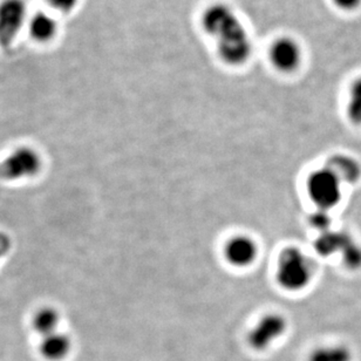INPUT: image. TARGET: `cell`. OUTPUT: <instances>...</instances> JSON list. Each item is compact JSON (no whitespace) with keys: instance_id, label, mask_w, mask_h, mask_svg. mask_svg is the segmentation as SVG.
<instances>
[{"instance_id":"6da1fadb","label":"cell","mask_w":361,"mask_h":361,"mask_svg":"<svg viewBox=\"0 0 361 361\" xmlns=\"http://www.w3.org/2000/svg\"><path fill=\"white\" fill-rule=\"evenodd\" d=\"M202 27L215 38L219 58L231 66L247 63L252 54V42L236 12L226 4L207 6L201 16Z\"/></svg>"},{"instance_id":"7a4b0ae2","label":"cell","mask_w":361,"mask_h":361,"mask_svg":"<svg viewBox=\"0 0 361 361\" xmlns=\"http://www.w3.org/2000/svg\"><path fill=\"white\" fill-rule=\"evenodd\" d=\"M312 279V265L304 252L295 247L285 249L279 256L277 281L288 291H299Z\"/></svg>"},{"instance_id":"3957f363","label":"cell","mask_w":361,"mask_h":361,"mask_svg":"<svg viewBox=\"0 0 361 361\" xmlns=\"http://www.w3.org/2000/svg\"><path fill=\"white\" fill-rule=\"evenodd\" d=\"M42 157L30 146L18 147L0 161V180H18L35 178L42 171Z\"/></svg>"},{"instance_id":"277c9868","label":"cell","mask_w":361,"mask_h":361,"mask_svg":"<svg viewBox=\"0 0 361 361\" xmlns=\"http://www.w3.org/2000/svg\"><path fill=\"white\" fill-rule=\"evenodd\" d=\"M341 182L330 168H322L310 174L306 180V189L311 201L327 212L334 208L341 200Z\"/></svg>"},{"instance_id":"5b68a950","label":"cell","mask_w":361,"mask_h":361,"mask_svg":"<svg viewBox=\"0 0 361 361\" xmlns=\"http://www.w3.org/2000/svg\"><path fill=\"white\" fill-rule=\"evenodd\" d=\"M24 0H3L0 3V47L10 49L26 20Z\"/></svg>"},{"instance_id":"8992f818","label":"cell","mask_w":361,"mask_h":361,"mask_svg":"<svg viewBox=\"0 0 361 361\" xmlns=\"http://www.w3.org/2000/svg\"><path fill=\"white\" fill-rule=\"evenodd\" d=\"M302 45L288 35L274 39L269 49V58L276 70L283 73H291L298 70L302 61Z\"/></svg>"},{"instance_id":"52a82bcc","label":"cell","mask_w":361,"mask_h":361,"mask_svg":"<svg viewBox=\"0 0 361 361\" xmlns=\"http://www.w3.org/2000/svg\"><path fill=\"white\" fill-rule=\"evenodd\" d=\"M286 326L288 323L281 314L263 317L247 336L249 345L256 351H264L285 334Z\"/></svg>"},{"instance_id":"ba28073f","label":"cell","mask_w":361,"mask_h":361,"mask_svg":"<svg viewBox=\"0 0 361 361\" xmlns=\"http://www.w3.org/2000/svg\"><path fill=\"white\" fill-rule=\"evenodd\" d=\"M224 255L230 264L245 268L257 257V245L250 237H233L224 247Z\"/></svg>"},{"instance_id":"9c48e42d","label":"cell","mask_w":361,"mask_h":361,"mask_svg":"<svg viewBox=\"0 0 361 361\" xmlns=\"http://www.w3.org/2000/svg\"><path fill=\"white\" fill-rule=\"evenodd\" d=\"M72 350V341L66 334L56 331L42 338L39 352L47 361H61L66 359Z\"/></svg>"},{"instance_id":"30bf717a","label":"cell","mask_w":361,"mask_h":361,"mask_svg":"<svg viewBox=\"0 0 361 361\" xmlns=\"http://www.w3.org/2000/svg\"><path fill=\"white\" fill-rule=\"evenodd\" d=\"M351 240H353L351 237L345 233H336V231L327 230L322 233L319 238L316 240L314 249L320 256L327 257L331 255L341 252Z\"/></svg>"},{"instance_id":"8fae6325","label":"cell","mask_w":361,"mask_h":361,"mask_svg":"<svg viewBox=\"0 0 361 361\" xmlns=\"http://www.w3.org/2000/svg\"><path fill=\"white\" fill-rule=\"evenodd\" d=\"M60 322V313L54 307L46 306L35 312L32 318V327L35 334L42 338L59 331Z\"/></svg>"},{"instance_id":"7c38bea8","label":"cell","mask_w":361,"mask_h":361,"mask_svg":"<svg viewBox=\"0 0 361 361\" xmlns=\"http://www.w3.org/2000/svg\"><path fill=\"white\" fill-rule=\"evenodd\" d=\"M58 32V23L51 14L39 12L30 21V35L39 42H47Z\"/></svg>"},{"instance_id":"4fadbf2b","label":"cell","mask_w":361,"mask_h":361,"mask_svg":"<svg viewBox=\"0 0 361 361\" xmlns=\"http://www.w3.org/2000/svg\"><path fill=\"white\" fill-rule=\"evenodd\" d=\"M334 174L337 175L341 182H357L360 178V164L346 155H336L331 157L330 164L327 166Z\"/></svg>"},{"instance_id":"5bb4252c","label":"cell","mask_w":361,"mask_h":361,"mask_svg":"<svg viewBox=\"0 0 361 361\" xmlns=\"http://www.w3.org/2000/svg\"><path fill=\"white\" fill-rule=\"evenodd\" d=\"M352 352L344 345H332L317 348L310 355L309 361H351Z\"/></svg>"},{"instance_id":"9a60e30c","label":"cell","mask_w":361,"mask_h":361,"mask_svg":"<svg viewBox=\"0 0 361 361\" xmlns=\"http://www.w3.org/2000/svg\"><path fill=\"white\" fill-rule=\"evenodd\" d=\"M346 113L351 122L355 125H361V75L355 78L348 90Z\"/></svg>"},{"instance_id":"2e32d148","label":"cell","mask_w":361,"mask_h":361,"mask_svg":"<svg viewBox=\"0 0 361 361\" xmlns=\"http://www.w3.org/2000/svg\"><path fill=\"white\" fill-rule=\"evenodd\" d=\"M343 262L350 270H358L361 268V247L351 240L341 251Z\"/></svg>"},{"instance_id":"e0dca14e","label":"cell","mask_w":361,"mask_h":361,"mask_svg":"<svg viewBox=\"0 0 361 361\" xmlns=\"http://www.w3.org/2000/svg\"><path fill=\"white\" fill-rule=\"evenodd\" d=\"M310 223L313 228H316L317 230H320L322 233L327 231L329 226H330V217L327 216L326 212L324 210H319V212L313 214L310 219Z\"/></svg>"},{"instance_id":"ac0fdd59","label":"cell","mask_w":361,"mask_h":361,"mask_svg":"<svg viewBox=\"0 0 361 361\" xmlns=\"http://www.w3.org/2000/svg\"><path fill=\"white\" fill-rule=\"evenodd\" d=\"M49 3L56 10L67 13V12L73 10L78 4V0H49Z\"/></svg>"},{"instance_id":"d6986e66","label":"cell","mask_w":361,"mask_h":361,"mask_svg":"<svg viewBox=\"0 0 361 361\" xmlns=\"http://www.w3.org/2000/svg\"><path fill=\"white\" fill-rule=\"evenodd\" d=\"M12 250V240L11 237L4 231H0V261L6 257Z\"/></svg>"},{"instance_id":"ffe728a7","label":"cell","mask_w":361,"mask_h":361,"mask_svg":"<svg viewBox=\"0 0 361 361\" xmlns=\"http://www.w3.org/2000/svg\"><path fill=\"white\" fill-rule=\"evenodd\" d=\"M332 3L339 10L346 11V12L357 10L361 6V0H332Z\"/></svg>"}]
</instances>
